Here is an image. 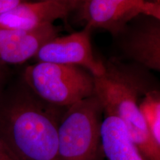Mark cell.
Wrapping results in <instances>:
<instances>
[{
  "label": "cell",
  "instance_id": "4fadbf2b",
  "mask_svg": "<svg viewBox=\"0 0 160 160\" xmlns=\"http://www.w3.org/2000/svg\"><path fill=\"white\" fill-rule=\"evenodd\" d=\"M25 2H29V0H0V14L13 9Z\"/></svg>",
  "mask_w": 160,
  "mask_h": 160
},
{
  "label": "cell",
  "instance_id": "2e32d148",
  "mask_svg": "<svg viewBox=\"0 0 160 160\" xmlns=\"http://www.w3.org/2000/svg\"><path fill=\"white\" fill-rule=\"evenodd\" d=\"M146 1L150 2H153V3H160V0H146Z\"/></svg>",
  "mask_w": 160,
  "mask_h": 160
},
{
  "label": "cell",
  "instance_id": "277c9868",
  "mask_svg": "<svg viewBox=\"0 0 160 160\" xmlns=\"http://www.w3.org/2000/svg\"><path fill=\"white\" fill-rule=\"evenodd\" d=\"M23 82L38 98L60 108H68L94 95V77L82 68L42 62L28 66Z\"/></svg>",
  "mask_w": 160,
  "mask_h": 160
},
{
  "label": "cell",
  "instance_id": "5b68a950",
  "mask_svg": "<svg viewBox=\"0 0 160 160\" xmlns=\"http://www.w3.org/2000/svg\"><path fill=\"white\" fill-rule=\"evenodd\" d=\"M77 9L87 27L106 30L114 35L139 16L160 19V3L146 0H81Z\"/></svg>",
  "mask_w": 160,
  "mask_h": 160
},
{
  "label": "cell",
  "instance_id": "8fae6325",
  "mask_svg": "<svg viewBox=\"0 0 160 160\" xmlns=\"http://www.w3.org/2000/svg\"><path fill=\"white\" fill-rule=\"evenodd\" d=\"M139 108L152 143L160 151V95L156 90H149L139 102Z\"/></svg>",
  "mask_w": 160,
  "mask_h": 160
},
{
  "label": "cell",
  "instance_id": "52a82bcc",
  "mask_svg": "<svg viewBox=\"0 0 160 160\" xmlns=\"http://www.w3.org/2000/svg\"><path fill=\"white\" fill-rule=\"evenodd\" d=\"M131 27L126 25L119 34H122V50L126 57L146 68L160 71V22L145 16Z\"/></svg>",
  "mask_w": 160,
  "mask_h": 160
},
{
  "label": "cell",
  "instance_id": "6da1fadb",
  "mask_svg": "<svg viewBox=\"0 0 160 160\" xmlns=\"http://www.w3.org/2000/svg\"><path fill=\"white\" fill-rule=\"evenodd\" d=\"M67 108L38 98L22 82L0 94V137L19 160H59L58 128Z\"/></svg>",
  "mask_w": 160,
  "mask_h": 160
},
{
  "label": "cell",
  "instance_id": "9a60e30c",
  "mask_svg": "<svg viewBox=\"0 0 160 160\" xmlns=\"http://www.w3.org/2000/svg\"><path fill=\"white\" fill-rule=\"evenodd\" d=\"M7 77V71H6L5 65H0V94L3 91V86Z\"/></svg>",
  "mask_w": 160,
  "mask_h": 160
},
{
  "label": "cell",
  "instance_id": "7c38bea8",
  "mask_svg": "<svg viewBox=\"0 0 160 160\" xmlns=\"http://www.w3.org/2000/svg\"><path fill=\"white\" fill-rule=\"evenodd\" d=\"M0 160H19L0 137Z\"/></svg>",
  "mask_w": 160,
  "mask_h": 160
},
{
  "label": "cell",
  "instance_id": "ba28073f",
  "mask_svg": "<svg viewBox=\"0 0 160 160\" xmlns=\"http://www.w3.org/2000/svg\"><path fill=\"white\" fill-rule=\"evenodd\" d=\"M72 11L70 6L57 1L25 2L0 14V29L34 31L53 25Z\"/></svg>",
  "mask_w": 160,
  "mask_h": 160
},
{
  "label": "cell",
  "instance_id": "3957f363",
  "mask_svg": "<svg viewBox=\"0 0 160 160\" xmlns=\"http://www.w3.org/2000/svg\"><path fill=\"white\" fill-rule=\"evenodd\" d=\"M103 114L95 95L65 109L58 128L59 160H105L101 142Z\"/></svg>",
  "mask_w": 160,
  "mask_h": 160
},
{
  "label": "cell",
  "instance_id": "7a4b0ae2",
  "mask_svg": "<svg viewBox=\"0 0 160 160\" xmlns=\"http://www.w3.org/2000/svg\"><path fill=\"white\" fill-rule=\"evenodd\" d=\"M136 75L115 63L108 64L105 73L94 77V95L105 115L117 117L125 124L145 160H160V151L150 139L139 108L140 94L149 90Z\"/></svg>",
  "mask_w": 160,
  "mask_h": 160
},
{
  "label": "cell",
  "instance_id": "8992f818",
  "mask_svg": "<svg viewBox=\"0 0 160 160\" xmlns=\"http://www.w3.org/2000/svg\"><path fill=\"white\" fill-rule=\"evenodd\" d=\"M91 33V29L85 26L81 31L53 38L40 47L34 58L37 62L77 66L94 77H101L105 73V65L93 54Z\"/></svg>",
  "mask_w": 160,
  "mask_h": 160
},
{
  "label": "cell",
  "instance_id": "9c48e42d",
  "mask_svg": "<svg viewBox=\"0 0 160 160\" xmlns=\"http://www.w3.org/2000/svg\"><path fill=\"white\" fill-rule=\"evenodd\" d=\"M57 37L53 25L34 31L0 29V65H19L34 58L42 45Z\"/></svg>",
  "mask_w": 160,
  "mask_h": 160
},
{
  "label": "cell",
  "instance_id": "30bf717a",
  "mask_svg": "<svg viewBox=\"0 0 160 160\" xmlns=\"http://www.w3.org/2000/svg\"><path fill=\"white\" fill-rule=\"evenodd\" d=\"M101 142L105 160H145L117 117L105 115L101 125Z\"/></svg>",
  "mask_w": 160,
  "mask_h": 160
},
{
  "label": "cell",
  "instance_id": "5bb4252c",
  "mask_svg": "<svg viewBox=\"0 0 160 160\" xmlns=\"http://www.w3.org/2000/svg\"><path fill=\"white\" fill-rule=\"evenodd\" d=\"M41 1H51V0H29V2H41ZM51 1H57L59 2L68 5L73 10L77 9L78 5L81 0H51Z\"/></svg>",
  "mask_w": 160,
  "mask_h": 160
}]
</instances>
